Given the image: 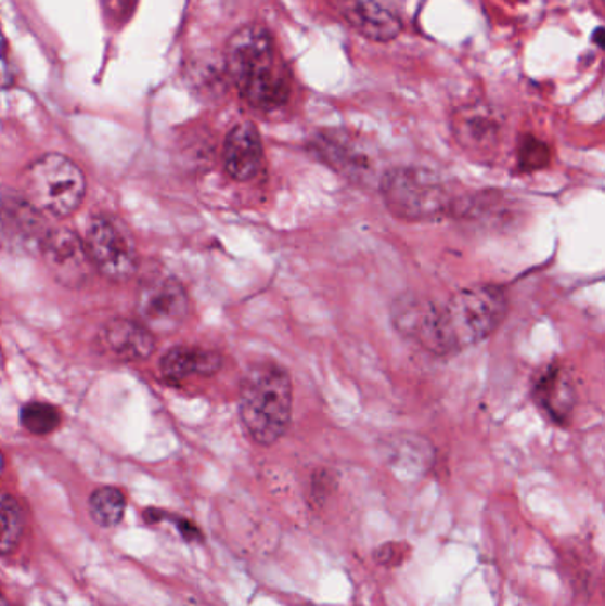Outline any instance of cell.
I'll use <instances>...</instances> for the list:
<instances>
[{
	"label": "cell",
	"mask_w": 605,
	"mask_h": 606,
	"mask_svg": "<svg viewBox=\"0 0 605 606\" xmlns=\"http://www.w3.org/2000/svg\"><path fill=\"white\" fill-rule=\"evenodd\" d=\"M331 4L351 29L371 41L387 43L403 30L392 0H331Z\"/></svg>",
	"instance_id": "9"
},
{
	"label": "cell",
	"mask_w": 605,
	"mask_h": 606,
	"mask_svg": "<svg viewBox=\"0 0 605 606\" xmlns=\"http://www.w3.org/2000/svg\"><path fill=\"white\" fill-rule=\"evenodd\" d=\"M15 82V74L11 68L10 49L4 33L0 30V89H8Z\"/></svg>",
	"instance_id": "21"
},
{
	"label": "cell",
	"mask_w": 605,
	"mask_h": 606,
	"mask_svg": "<svg viewBox=\"0 0 605 606\" xmlns=\"http://www.w3.org/2000/svg\"><path fill=\"white\" fill-rule=\"evenodd\" d=\"M44 236L38 209L29 201L0 190V243L15 250H39Z\"/></svg>",
	"instance_id": "10"
},
{
	"label": "cell",
	"mask_w": 605,
	"mask_h": 606,
	"mask_svg": "<svg viewBox=\"0 0 605 606\" xmlns=\"http://www.w3.org/2000/svg\"><path fill=\"white\" fill-rule=\"evenodd\" d=\"M86 195V176L66 156L44 155L36 160L25 176V199L39 214L68 217L75 214Z\"/></svg>",
	"instance_id": "4"
},
{
	"label": "cell",
	"mask_w": 605,
	"mask_h": 606,
	"mask_svg": "<svg viewBox=\"0 0 605 606\" xmlns=\"http://www.w3.org/2000/svg\"><path fill=\"white\" fill-rule=\"evenodd\" d=\"M532 399L552 423L566 426L576 408V388L562 365H549L532 385Z\"/></svg>",
	"instance_id": "11"
},
{
	"label": "cell",
	"mask_w": 605,
	"mask_h": 606,
	"mask_svg": "<svg viewBox=\"0 0 605 606\" xmlns=\"http://www.w3.org/2000/svg\"><path fill=\"white\" fill-rule=\"evenodd\" d=\"M454 136L465 150L478 155L490 153L498 146L501 125L490 108L484 105H468L460 108L453 117Z\"/></svg>",
	"instance_id": "14"
},
{
	"label": "cell",
	"mask_w": 605,
	"mask_h": 606,
	"mask_svg": "<svg viewBox=\"0 0 605 606\" xmlns=\"http://www.w3.org/2000/svg\"><path fill=\"white\" fill-rule=\"evenodd\" d=\"M178 527H180L181 533H183V538H185L186 541H197V539H201L199 530L195 529L194 525H192L191 521L181 519L180 524H178Z\"/></svg>",
	"instance_id": "22"
},
{
	"label": "cell",
	"mask_w": 605,
	"mask_h": 606,
	"mask_svg": "<svg viewBox=\"0 0 605 606\" xmlns=\"http://www.w3.org/2000/svg\"><path fill=\"white\" fill-rule=\"evenodd\" d=\"M0 606H8V605H5V602H4V599H2V597H0Z\"/></svg>",
	"instance_id": "24"
},
{
	"label": "cell",
	"mask_w": 605,
	"mask_h": 606,
	"mask_svg": "<svg viewBox=\"0 0 605 606\" xmlns=\"http://www.w3.org/2000/svg\"><path fill=\"white\" fill-rule=\"evenodd\" d=\"M517 164L520 172H537L551 164V150L537 137L524 136L518 142Z\"/></svg>",
	"instance_id": "20"
},
{
	"label": "cell",
	"mask_w": 605,
	"mask_h": 606,
	"mask_svg": "<svg viewBox=\"0 0 605 606\" xmlns=\"http://www.w3.org/2000/svg\"><path fill=\"white\" fill-rule=\"evenodd\" d=\"M293 388L281 365L250 369L240 388V418L245 431L259 446H272L283 438L292 421Z\"/></svg>",
	"instance_id": "2"
},
{
	"label": "cell",
	"mask_w": 605,
	"mask_h": 606,
	"mask_svg": "<svg viewBox=\"0 0 605 606\" xmlns=\"http://www.w3.org/2000/svg\"><path fill=\"white\" fill-rule=\"evenodd\" d=\"M226 69L250 107L272 112L292 94V77L270 30L263 25H244L226 47Z\"/></svg>",
	"instance_id": "1"
},
{
	"label": "cell",
	"mask_w": 605,
	"mask_h": 606,
	"mask_svg": "<svg viewBox=\"0 0 605 606\" xmlns=\"http://www.w3.org/2000/svg\"><path fill=\"white\" fill-rule=\"evenodd\" d=\"M25 518L24 505L15 497L0 493V555L15 552L20 541L24 538Z\"/></svg>",
	"instance_id": "17"
},
{
	"label": "cell",
	"mask_w": 605,
	"mask_h": 606,
	"mask_svg": "<svg viewBox=\"0 0 605 606\" xmlns=\"http://www.w3.org/2000/svg\"><path fill=\"white\" fill-rule=\"evenodd\" d=\"M137 314L150 332L169 334L176 331L189 314L185 287L175 276H153L139 289Z\"/></svg>",
	"instance_id": "7"
},
{
	"label": "cell",
	"mask_w": 605,
	"mask_h": 606,
	"mask_svg": "<svg viewBox=\"0 0 605 606\" xmlns=\"http://www.w3.org/2000/svg\"><path fill=\"white\" fill-rule=\"evenodd\" d=\"M20 423L33 435H50L61 424V413L54 404L35 401L22 408Z\"/></svg>",
	"instance_id": "19"
},
{
	"label": "cell",
	"mask_w": 605,
	"mask_h": 606,
	"mask_svg": "<svg viewBox=\"0 0 605 606\" xmlns=\"http://www.w3.org/2000/svg\"><path fill=\"white\" fill-rule=\"evenodd\" d=\"M44 259L52 268V272L69 286H77L86 279L88 272L89 256L77 236L69 231H54L44 236L41 248Z\"/></svg>",
	"instance_id": "13"
},
{
	"label": "cell",
	"mask_w": 605,
	"mask_h": 606,
	"mask_svg": "<svg viewBox=\"0 0 605 606\" xmlns=\"http://www.w3.org/2000/svg\"><path fill=\"white\" fill-rule=\"evenodd\" d=\"M2 470H4V460L0 456V476H2Z\"/></svg>",
	"instance_id": "23"
},
{
	"label": "cell",
	"mask_w": 605,
	"mask_h": 606,
	"mask_svg": "<svg viewBox=\"0 0 605 606\" xmlns=\"http://www.w3.org/2000/svg\"><path fill=\"white\" fill-rule=\"evenodd\" d=\"M127 511V499L117 488H98L89 499V513L100 527H116Z\"/></svg>",
	"instance_id": "18"
},
{
	"label": "cell",
	"mask_w": 605,
	"mask_h": 606,
	"mask_svg": "<svg viewBox=\"0 0 605 606\" xmlns=\"http://www.w3.org/2000/svg\"><path fill=\"white\" fill-rule=\"evenodd\" d=\"M382 194L390 214L403 220H437L459 208L449 184L417 167H398L384 176Z\"/></svg>",
	"instance_id": "3"
},
{
	"label": "cell",
	"mask_w": 605,
	"mask_h": 606,
	"mask_svg": "<svg viewBox=\"0 0 605 606\" xmlns=\"http://www.w3.org/2000/svg\"><path fill=\"white\" fill-rule=\"evenodd\" d=\"M224 169L236 181H249L263 166V142L253 123H240L226 137Z\"/></svg>",
	"instance_id": "12"
},
{
	"label": "cell",
	"mask_w": 605,
	"mask_h": 606,
	"mask_svg": "<svg viewBox=\"0 0 605 606\" xmlns=\"http://www.w3.org/2000/svg\"><path fill=\"white\" fill-rule=\"evenodd\" d=\"M102 346L114 359L125 362L144 360L155 349L153 332L147 331L141 321L113 320L103 326Z\"/></svg>",
	"instance_id": "15"
},
{
	"label": "cell",
	"mask_w": 605,
	"mask_h": 606,
	"mask_svg": "<svg viewBox=\"0 0 605 606\" xmlns=\"http://www.w3.org/2000/svg\"><path fill=\"white\" fill-rule=\"evenodd\" d=\"M395 325L435 354L459 351L446 321L445 307L432 301L406 300L395 309Z\"/></svg>",
	"instance_id": "8"
},
{
	"label": "cell",
	"mask_w": 605,
	"mask_h": 606,
	"mask_svg": "<svg viewBox=\"0 0 605 606\" xmlns=\"http://www.w3.org/2000/svg\"><path fill=\"white\" fill-rule=\"evenodd\" d=\"M507 298L503 287L493 284L465 287L445 306L446 321L456 349L488 339L506 318Z\"/></svg>",
	"instance_id": "5"
},
{
	"label": "cell",
	"mask_w": 605,
	"mask_h": 606,
	"mask_svg": "<svg viewBox=\"0 0 605 606\" xmlns=\"http://www.w3.org/2000/svg\"><path fill=\"white\" fill-rule=\"evenodd\" d=\"M83 245L89 261L102 275L113 281H125L136 272V243L121 220L98 215L89 223Z\"/></svg>",
	"instance_id": "6"
},
{
	"label": "cell",
	"mask_w": 605,
	"mask_h": 606,
	"mask_svg": "<svg viewBox=\"0 0 605 606\" xmlns=\"http://www.w3.org/2000/svg\"><path fill=\"white\" fill-rule=\"evenodd\" d=\"M222 359L219 353L197 346H180L169 351L162 359V374L164 378L175 384L185 379L211 376L219 371Z\"/></svg>",
	"instance_id": "16"
}]
</instances>
